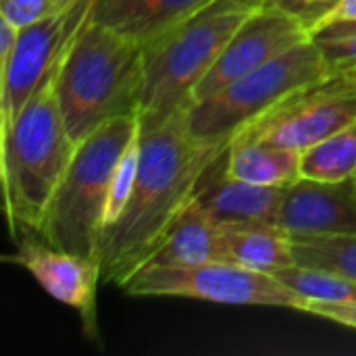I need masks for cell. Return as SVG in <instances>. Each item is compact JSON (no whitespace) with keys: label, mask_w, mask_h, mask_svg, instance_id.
Here are the masks:
<instances>
[{"label":"cell","mask_w":356,"mask_h":356,"mask_svg":"<svg viewBox=\"0 0 356 356\" xmlns=\"http://www.w3.org/2000/svg\"><path fill=\"white\" fill-rule=\"evenodd\" d=\"M227 150L229 144L198 140L190 131L188 108L142 131L131 196L100 240L102 284L121 288L154 259Z\"/></svg>","instance_id":"1"},{"label":"cell","mask_w":356,"mask_h":356,"mask_svg":"<svg viewBox=\"0 0 356 356\" xmlns=\"http://www.w3.org/2000/svg\"><path fill=\"white\" fill-rule=\"evenodd\" d=\"M65 56L33 92L15 123L0 131L4 213L15 242L25 236H40L52 196L77 150L56 94Z\"/></svg>","instance_id":"2"},{"label":"cell","mask_w":356,"mask_h":356,"mask_svg":"<svg viewBox=\"0 0 356 356\" xmlns=\"http://www.w3.org/2000/svg\"><path fill=\"white\" fill-rule=\"evenodd\" d=\"M144 46L88 21L75 35L56 79V94L75 144L121 115L140 113Z\"/></svg>","instance_id":"3"},{"label":"cell","mask_w":356,"mask_h":356,"mask_svg":"<svg viewBox=\"0 0 356 356\" xmlns=\"http://www.w3.org/2000/svg\"><path fill=\"white\" fill-rule=\"evenodd\" d=\"M263 4L265 0H213L144 46L142 131L190 108L196 86L213 69L240 25Z\"/></svg>","instance_id":"4"},{"label":"cell","mask_w":356,"mask_h":356,"mask_svg":"<svg viewBox=\"0 0 356 356\" xmlns=\"http://www.w3.org/2000/svg\"><path fill=\"white\" fill-rule=\"evenodd\" d=\"M140 134V113H131L111 119L77 144L48 207L40 238L54 248L98 263L113 173Z\"/></svg>","instance_id":"5"},{"label":"cell","mask_w":356,"mask_h":356,"mask_svg":"<svg viewBox=\"0 0 356 356\" xmlns=\"http://www.w3.org/2000/svg\"><path fill=\"white\" fill-rule=\"evenodd\" d=\"M332 79L330 67L311 38L275 56L252 73L232 81L207 100L188 108V127L198 140H232L288 98Z\"/></svg>","instance_id":"6"},{"label":"cell","mask_w":356,"mask_h":356,"mask_svg":"<svg viewBox=\"0 0 356 356\" xmlns=\"http://www.w3.org/2000/svg\"><path fill=\"white\" fill-rule=\"evenodd\" d=\"M127 296L194 298L232 307H277L307 313L309 302L277 275L229 261L202 265H146L121 286Z\"/></svg>","instance_id":"7"},{"label":"cell","mask_w":356,"mask_h":356,"mask_svg":"<svg viewBox=\"0 0 356 356\" xmlns=\"http://www.w3.org/2000/svg\"><path fill=\"white\" fill-rule=\"evenodd\" d=\"M94 0H71L63 10L19 29L8 58H0V131H6L21 108L65 56L90 17Z\"/></svg>","instance_id":"8"},{"label":"cell","mask_w":356,"mask_h":356,"mask_svg":"<svg viewBox=\"0 0 356 356\" xmlns=\"http://www.w3.org/2000/svg\"><path fill=\"white\" fill-rule=\"evenodd\" d=\"M356 121V86L344 77L298 92L261 119L244 127L234 142H263L290 150H307Z\"/></svg>","instance_id":"9"},{"label":"cell","mask_w":356,"mask_h":356,"mask_svg":"<svg viewBox=\"0 0 356 356\" xmlns=\"http://www.w3.org/2000/svg\"><path fill=\"white\" fill-rule=\"evenodd\" d=\"M307 40H311V31L300 19L263 4L240 25L213 69L196 86L192 104L211 98L232 81L252 73Z\"/></svg>","instance_id":"10"},{"label":"cell","mask_w":356,"mask_h":356,"mask_svg":"<svg viewBox=\"0 0 356 356\" xmlns=\"http://www.w3.org/2000/svg\"><path fill=\"white\" fill-rule=\"evenodd\" d=\"M17 242V250L2 261L25 269L46 294L79 311L86 325L94 327L96 290L102 284L100 265L92 259L54 248L40 236H25Z\"/></svg>","instance_id":"11"},{"label":"cell","mask_w":356,"mask_h":356,"mask_svg":"<svg viewBox=\"0 0 356 356\" xmlns=\"http://www.w3.org/2000/svg\"><path fill=\"white\" fill-rule=\"evenodd\" d=\"M277 225L292 238L356 234V181L296 179L284 188Z\"/></svg>","instance_id":"12"},{"label":"cell","mask_w":356,"mask_h":356,"mask_svg":"<svg viewBox=\"0 0 356 356\" xmlns=\"http://www.w3.org/2000/svg\"><path fill=\"white\" fill-rule=\"evenodd\" d=\"M225 156L207 177L202 190L194 198L196 204L219 225L277 223L284 188L259 186L225 175Z\"/></svg>","instance_id":"13"},{"label":"cell","mask_w":356,"mask_h":356,"mask_svg":"<svg viewBox=\"0 0 356 356\" xmlns=\"http://www.w3.org/2000/svg\"><path fill=\"white\" fill-rule=\"evenodd\" d=\"M213 0H94L90 21L148 46Z\"/></svg>","instance_id":"14"},{"label":"cell","mask_w":356,"mask_h":356,"mask_svg":"<svg viewBox=\"0 0 356 356\" xmlns=\"http://www.w3.org/2000/svg\"><path fill=\"white\" fill-rule=\"evenodd\" d=\"M225 242V261L277 273L296 265L292 236L277 223H250V225H221Z\"/></svg>","instance_id":"15"},{"label":"cell","mask_w":356,"mask_h":356,"mask_svg":"<svg viewBox=\"0 0 356 356\" xmlns=\"http://www.w3.org/2000/svg\"><path fill=\"white\" fill-rule=\"evenodd\" d=\"M213 261H225L223 227L194 200L148 265H202Z\"/></svg>","instance_id":"16"},{"label":"cell","mask_w":356,"mask_h":356,"mask_svg":"<svg viewBox=\"0 0 356 356\" xmlns=\"http://www.w3.org/2000/svg\"><path fill=\"white\" fill-rule=\"evenodd\" d=\"M223 171L250 184L286 188L300 179V152L263 142H234Z\"/></svg>","instance_id":"17"},{"label":"cell","mask_w":356,"mask_h":356,"mask_svg":"<svg viewBox=\"0 0 356 356\" xmlns=\"http://www.w3.org/2000/svg\"><path fill=\"white\" fill-rule=\"evenodd\" d=\"M300 177L346 181L356 177V121L300 152Z\"/></svg>","instance_id":"18"},{"label":"cell","mask_w":356,"mask_h":356,"mask_svg":"<svg viewBox=\"0 0 356 356\" xmlns=\"http://www.w3.org/2000/svg\"><path fill=\"white\" fill-rule=\"evenodd\" d=\"M298 265L338 273L356 282V234L292 238Z\"/></svg>","instance_id":"19"},{"label":"cell","mask_w":356,"mask_h":356,"mask_svg":"<svg viewBox=\"0 0 356 356\" xmlns=\"http://www.w3.org/2000/svg\"><path fill=\"white\" fill-rule=\"evenodd\" d=\"M286 286H290L298 296H302L307 302L311 300H356V282L342 277L338 273H330L315 267L305 265H292L275 273Z\"/></svg>","instance_id":"20"},{"label":"cell","mask_w":356,"mask_h":356,"mask_svg":"<svg viewBox=\"0 0 356 356\" xmlns=\"http://www.w3.org/2000/svg\"><path fill=\"white\" fill-rule=\"evenodd\" d=\"M332 77H340L356 69V21L334 23L313 33Z\"/></svg>","instance_id":"21"},{"label":"cell","mask_w":356,"mask_h":356,"mask_svg":"<svg viewBox=\"0 0 356 356\" xmlns=\"http://www.w3.org/2000/svg\"><path fill=\"white\" fill-rule=\"evenodd\" d=\"M138 167H140V138L125 150V154L121 156L113 173L111 192L106 200V227H111L119 219L123 209L127 207V200L131 196L136 177H138Z\"/></svg>","instance_id":"22"},{"label":"cell","mask_w":356,"mask_h":356,"mask_svg":"<svg viewBox=\"0 0 356 356\" xmlns=\"http://www.w3.org/2000/svg\"><path fill=\"white\" fill-rule=\"evenodd\" d=\"M69 2L71 0H0V17L23 29L63 10Z\"/></svg>","instance_id":"23"},{"label":"cell","mask_w":356,"mask_h":356,"mask_svg":"<svg viewBox=\"0 0 356 356\" xmlns=\"http://www.w3.org/2000/svg\"><path fill=\"white\" fill-rule=\"evenodd\" d=\"M340 2L342 0H265V4L286 10L292 17L300 19L309 27V31H313V27Z\"/></svg>","instance_id":"24"},{"label":"cell","mask_w":356,"mask_h":356,"mask_svg":"<svg viewBox=\"0 0 356 356\" xmlns=\"http://www.w3.org/2000/svg\"><path fill=\"white\" fill-rule=\"evenodd\" d=\"M307 313L317 315L327 321H334L338 325L356 330V300H336V302L311 300L307 307Z\"/></svg>","instance_id":"25"},{"label":"cell","mask_w":356,"mask_h":356,"mask_svg":"<svg viewBox=\"0 0 356 356\" xmlns=\"http://www.w3.org/2000/svg\"><path fill=\"white\" fill-rule=\"evenodd\" d=\"M344 21H356V0H342L332 13H327L311 31V38L313 33H317L319 29L327 27V25H334V23H344Z\"/></svg>","instance_id":"26"},{"label":"cell","mask_w":356,"mask_h":356,"mask_svg":"<svg viewBox=\"0 0 356 356\" xmlns=\"http://www.w3.org/2000/svg\"><path fill=\"white\" fill-rule=\"evenodd\" d=\"M340 77H344L348 83H353V86H356V69L355 71H348V73H344V75H340Z\"/></svg>","instance_id":"27"},{"label":"cell","mask_w":356,"mask_h":356,"mask_svg":"<svg viewBox=\"0 0 356 356\" xmlns=\"http://www.w3.org/2000/svg\"><path fill=\"white\" fill-rule=\"evenodd\" d=\"M355 181H356V177H355Z\"/></svg>","instance_id":"28"}]
</instances>
